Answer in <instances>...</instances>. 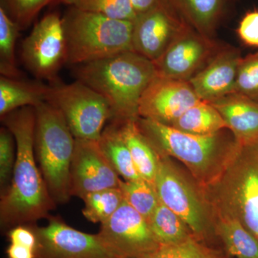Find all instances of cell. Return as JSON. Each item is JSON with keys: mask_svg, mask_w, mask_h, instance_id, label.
I'll return each mask as SVG.
<instances>
[{"mask_svg": "<svg viewBox=\"0 0 258 258\" xmlns=\"http://www.w3.org/2000/svg\"><path fill=\"white\" fill-rule=\"evenodd\" d=\"M16 144L13 179L0 200L1 230L8 232L18 225H32L51 216L57 206L37 167L35 154V110L24 107L2 117Z\"/></svg>", "mask_w": 258, "mask_h": 258, "instance_id": "6da1fadb", "label": "cell"}, {"mask_svg": "<svg viewBox=\"0 0 258 258\" xmlns=\"http://www.w3.org/2000/svg\"><path fill=\"white\" fill-rule=\"evenodd\" d=\"M73 74L99 93L111 106V121L139 118L141 98L157 76L154 62L133 50L73 66Z\"/></svg>", "mask_w": 258, "mask_h": 258, "instance_id": "7a4b0ae2", "label": "cell"}, {"mask_svg": "<svg viewBox=\"0 0 258 258\" xmlns=\"http://www.w3.org/2000/svg\"><path fill=\"white\" fill-rule=\"evenodd\" d=\"M204 188L215 212L240 220L258 240V142H236L218 174Z\"/></svg>", "mask_w": 258, "mask_h": 258, "instance_id": "3957f363", "label": "cell"}, {"mask_svg": "<svg viewBox=\"0 0 258 258\" xmlns=\"http://www.w3.org/2000/svg\"><path fill=\"white\" fill-rule=\"evenodd\" d=\"M137 125L158 154L182 162L205 186L218 174L226 157L235 145L229 129L212 135L185 133L170 125L139 117Z\"/></svg>", "mask_w": 258, "mask_h": 258, "instance_id": "277c9868", "label": "cell"}, {"mask_svg": "<svg viewBox=\"0 0 258 258\" xmlns=\"http://www.w3.org/2000/svg\"><path fill=\"white\" fill-rule=\"evenodd\" d=\"M62 20L67 46L66 64L72 67L133 50L134 22L73 7Z\"/></svg>", "mask_w": 258, "mask_h": 258, "instance_id": "5b68a950", "label": "cell"}, {"mask_svg": "<svg viewBox=\"0 0 258 258\" xmlns=\"http://www.w3.org/2000/svg\"><path fill=\"white\" fill-rule=\"evenodd\" d=\"M35 154L42 177L56 205L71 198L70 171L76 138L61 112L44 102L35 107Z\"/></svg>", "mask_w": 258, "mask_h": 258, "instance_id": "8992f818", "label": "cell"}, {"mask_svg": "<svg viewBox=\"0 0 258 258\" xmlns=\"http://www.w3.org/2000/svg\"><path fill=\"white\" fill-rule=\"evenodd\" d=\"M49 86L48 103L63 115L75 138L98 141L112 111L108 101L87 85L77 81Z\"/></svg>", "mask_w": 258, "mask_h": 258, "instance_id": "52a82bcc", "label": "cell"}, {"mask_svg": "<svg viewBox=\"0 0 258 258\" xmlns=\"http://www.w3.org/2000/svg\"><path fill=\"white\" fill-rule=\"evenodd\" d=\"M21 58L37 79L57 81V73L67 63L66 35L60 15L50 13L35 24L22 44Z\"/></svg>", "mask_w": 258, "mask_h": 258, "instance_id": "ba28073f", "label": "cell"}, {"mask_svg": "<svg viewBox=\"0 0 258 258\" xmlns=\"http://www.w3.org/2000/svg\"><path fill=\"white\" fill-rule=\"evenodd\" d=\"M154 185L161 203L185 222L195 237L203 239L208 226L205 203L171 162L170 157L159 155Z\"/></svg>", "mask_w": 258, "mask_h": 258, "instance_id": "9c48e42d", "label": "cell"}, {"mask_svg": "<svg viewBox=\"0 0 258 258\" xmlns=\"http://www.w3.org/2000/svg\"><path fill=\"white\" fill-rule=\"evenodd\" d=\"M44 227L32 224L37 238L35 258H119L98 234L86 233L51 216Z\"/></svg>", "mask_w": 258, "mask_h": 258, "instance_id": "30bf717a", "label": "cell"}, {"mask_svg": "<svg viewBox=\"0 0 258 258\" xmlns=\"http://www.w3.org/2000/svg\"><path fill=\"white\" fill-rule=\"evenodd\" d=\"M189 27L169 0H159L150 9L137 15L134 21L132 49L155 62Z\"/></svg>", "mask_w": 258, "mask_h": 258, "instance_id": "8fae6325", "label": "cell"}, {"mask_svg": "<svg viewBox=\"0 0 258 258\" xmlns=\"http://www.w3.org/2000/svg\"><path fill=\"white\" fill-rule=\"evenodd\" d=\"M189 27L154 62L158 76L189 81L225 47Z\"/></svg>", "mask_w": 258, "mask_h": 258, "instance_id": "7c38bea8", "label": "cell"}, {"mask_svg": "<svg viewBox=\"0 0 258 258\" xmlns=\"http://www.w3.org/2000/svg\"><path fill=\"white\" fill-rule=\"evenodd\" d=\"M98 234L119 258L142 257L160 245L147 220L125 200Z\"/></svg>", "mask_w": 258, "mask_h": 258, "instance_id": "4fadbf2b", "label": "cell"}, {"mask_svg": "<svg viewBox=\"0 0 258 258\" xmlns=\"http://www.w3.org/2000/svg\"><path fill=\"white\" fill-rule=\"evenodd\" d=\"M201 101L189 81L157 75L141 98L139 115L171 126L183 113Z\"/></svg>", "mask_w": 258, "mask_h": 258, "instance_id": "5bb4252c", "label": "cell"}, {"mask_svg": "<svg viewBox=\"0 0 258 258\" xmlns=\"http://www.w3.org/2000/svg\"><path fill=\"white\" fill-rule=\"evenodd\" d=\"M120 176L105 157L98 141L76 139L70 171L71 197L119 187Z\"/></svg>", "mask_w": 258, "mask_h": 258, "instance_id": "9a60e30c", "label": "cell"}, {"mask_svg": "<svg viewBox=\"0 0 258 258\" xmlns=\"http://www.w3.org/2000/svg\"><path fill=\"white\" fill-rule=\"evenodd\" d=\"M242 57L235 47L225 45L189 83L202 101L212 102L234 93Z\"/></svg>", "mask_w": 258, "mask_h": 258, "instance_id": "2e32d148", "label": "cell"}, {"mask_svg": "<svg viewBox=\"0 0 258 258\" xmlns=\"http://www.w3.org/2000/svg\"><path fill=\"white\" fill-rule=\"evenodd\" d=\"M209 103L220 112L237 143L258 142V102L232 93Z\"/></svg>", "mask_w": 258, "mask_h": 258, "instance_id": "e0dca14e", "label": "cell"}, {"mask_svg": "<svg viewBox=\"0 0 258 258\" xmlns=\"http://www.w3.org/2000/svg\"><path fill=\"white\" fill-rule=\"evenodd\" d=\"M49 86L42 83L0 78V116L24 107H35L47 102Z\"/></svg>", "mask_w": 258, "mask_h": 258, "instance_id": "ac0fdd59", "label": "cell"}, {"mask_svg": "<svg viewBox=\"0 0 258 258\" xmlns=\"http://www.w3.org/2000/svg\"><path fill=\"white\" fill-rule=\"evenodd\" d=\"M115 123L118 125L122 137L130 151L139 175L154 185L159 164V154L141 132L137 120Z\"/></svg>", "mask_w": 258, "mask_h": 258, "instance_id": "d6986e66", "label": "cell"}, {"mask_svg": "<svg viewBox=\"0 0 258 258\" xmlns=\"http://www.w3.org/2000/svg\"><path fill=\"white\" fill-rule=\"evenodd\" d=\"M190 26L212 37L230 0H169Z\"/></svg>", "mask_w": 258, "mask_h": 258, "instance_id": "ffe728a7", "label": "cell"}, {"mask_svg": "<svg viewBox=\"0 0 258 258\" xmlns=\"http://www.w3.org/2000/svg\"><path fill=\"white\" fill-rule=\"evenodd\" d=\"M217 235L227 253L235 258H258V240L235 217L215 212Z\"/></svg>", "mask_w": 258, "mask_h": 258, "instance_id": "44dd1931", "label": "cell"}, {"mask_svg": "<svg viewBox=\"0 0 258 258\" xmlns=\"http://www.w3.org/2000/svg\"><path fill=\"white\" fill-rule=\"evenodd\" d=\"M98 142L105 157L123 180L134 181L142 178L116 123L111 121L105 127Z\"/></svg>", "mask_w": 258, "mask_h": 258, "instance_id": "7402d4cb", "label": "cell"}, {"mask_svg": "<svg viewBox=\"0 0 258 258\" xmlns=\"http://www.w3.org/2000/svg\"><path fill=\"white\" fill-rule=\"evenodd\" d=\"M171 126L195 135H212L228 129L227 123L211 103L201 101L183 113Z\"/></svg>", "mask_w": 258, "mask_h": 258, "instance_id": "603a6c76", "label": "cell"}, {"mask_svg": "<svg viewBox=\"0 0 258 258\" xmlns=\"http://www.w3.org/2000/svg\"><path fill=\"white\" fill-rule=\"evenodd\" d=\"M148 222L159 244L179 243L194 236L185 222L161 202Z\"/></svg>", "mask_w": 258, "mask_h": 258, "instance_id": "cb8c5ba5", "label": "cell"}, {"mask_svg": "<svg viewBox=\"0 0 258 258\" xmlns=\"http://www.w3.org/2000/svg\"><path fill=\"white\" fill-rule=\"evenodd\" d=\"M20 25L0 8V74L11 79H20L17 67L15 46Z\"/></svg>", "mask_w": 258, "mask_h": 258, "instance_id": "d4e9b609", "label": "cell"}, {"mask_svg": "<svg viewBox=\"0 0 258 258\" xmlns=\"http://www.w3.org/2000/svg\"><path fill=\"white\" fill-rule=\"evenodd\" d=\"M82 200L83 216L93 223L102 224L113 215L124 199L120 188L114 187L88 194Z\"/></svg>", "mask_w": 258, "mask_h": 258, "instance_id": "484cf974", "label": "cell"}, {"mask_svg": "<svg viewBox=\"0 0 258 258\" xmlns=\"http://www.w3.org/2000/svg\"><path fill=\"white\" fill-rule=\"evenodd\" d=\"M119 188L125 201L148 221L160 202L154 185L142 178L134 181L120 179Z\"/></svg>", "mask_w": 258, "mask_h": 258, "instance_id": "4316f807", "label": "cell"}, {"mask_svg": "<svg viewBox=\"0 0 258 258\" xmlns=\"http://www.w3.org/2000/svg\"><path fill=\"white\" fill-rule=\"evenodd\" d=\"M64 4L83 11L134 22L137 18L131 0H61Z\"/></svg>", "mask_w": 258, "mask_h": 258, "instance_id": "83f0119b", "label": "cell"}, {"mask_svg": "<svg viewBox=\"0 0 258 258\" xmlns=\"http://www.w3.org/2000/svg\"><path fill=\"white\" fill-rule=\"evenodd\" d=\"M192 236L179 243L160 244L156 250L139 258H222Z\"/></svg>", "mask_w": 258, "mask_h": 258, "instance_id": "f1b7e54d", "label": "cell"}, {"mask_svg": "<svg viewBox=\"0 0 258 258\" xmlns=\"http://www.w3.org/2000/svg\"><path fill=\"white\" fill-rule=\"evenodd\" d=\"M234 93L258 102V52L241 60Z\"/></svg>", "mask_w": 258, "mask_h": 258, "instance_id": "f546056e", "label": "cell"}, {"mask_svg": "<svg viewBox=\"0 0 258 258\" xmlns=\"http://www.w3.org/2000/svg\"><path fill=\"white\" fill-rule=\"evenodd\" d=\"M55 0H0V8L10 18L25 28L30 25L34 19L44 8Z\"/></svg>", "mask_w": 258, "mask_h": 258, "instance_id": "4dcf8cb0", "label": "cell"}, {"mask_svg": "<svg viewBox=\"0 0 258 258\" xmlns=\"http://www.w3.org/2000/svg\"><path fill=\"white\" fill-rule=\"evenodd\" d=\"M13 134L6 126L0 129V189L1 196L9 189L13 179L16 153Z\"/></svg>", "mask_w": 258, "mask_h": 258, "instance_id": "1f68e13d", "label": "cell"}, {"mask_svg": "<svg viewBox=\"0 0 258 258\" xmlns=\"http://www.w3.org/2000/svg\"><path fill=\"white\" fill-rule=\"evenodd\" d=\"M237 34L244 45L258 48V10H250L244 15L237 27Z\"/></svg>", "mask_w": 258, "mask_h": 258, "instance_id": "d6a6232c", "label": "cell"}, {"mask_svg": "<svg viewBox=\"0 0 258 258\" xmlns=\"http://www.w3.org/2000/svg\"><path fill=\"white\" fill-rule=\"evenodd\" d=\"M10 243L21 244L36 252L37 238L30 225H18L6 232Z\"/></svg>", "mask_w": 258, "mask_h": 258, "instance_id": "836d02e7", "label": "cell"}, {"mask_svg": "<svg viewBox=\"0 0 258 258\" xmlns=\"http://www.w3.org/2000/svg\"><path fill=\"white\" fill-rule=\"evenodd\" d=\"M8 258H35V251L21 244L10 243L6 250Z\"/></svg>", "mask_w": 258, "mask_h": 258, "instance_id": "e575fe53", "label": "cell"}, {"mask_svg": "<svg viewBox=\"0 0 258 258\" xmlns=\"http://www.w3.org/2000/svg\"><path fill=\"white\" fill-rule=\"evenodd\" d=\"M136 14H142L152 8L159 0H131Z\"/></svg>", "mask_w": 258, "mask_h": 258, "instance_id": "d590c367", "label": "cell"}]
</instances>
